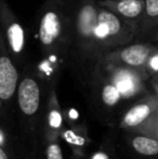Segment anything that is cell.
Wrapping results in <instances>:
<instances>
[{
	"label": "cell",
	"instance_id": "10",
	"mask_svg": "<svg viewBox=\"0 0 158 159\" xmlns=\"http://www.w3.org/2000/svg\"><path fill=\"white\" fill-rule=\"evenodd\" d=\"M117 11L127 19H137L144 12V0H124L116 4Z\"/></svg>",
	"mask_w": 158,
	"mask_h": 159
},
{
	"label": "cell",
	"instance_id": "13",
	"mask_svg": "<svg viewBox=\"0 0 158 159\" xmlns=\"http://www.w3.org/2000/svg\"><path fill=\"white\" fill-rule=\"evenodd\" d=\"M144 13L152 21H158V0H144Z\"/></svg>",
	"mask_w": 158,
	"mask_h": 159
},
{
	"label": "cell",
	"instance_id": "9",
	"mask_svg": "<svg viewBox=\"0 0 158 159\" xmlns=\"http://www.w3.org/2000/svg\"><path fill=\"white\" fill-rule=\"evenodd\" d=\"M132 147L138 154L147 157L158 156V140L151 135H137L132 140Z\"/></svg>",
	"mask_w": 158,
	"mask_h": 159
},
{
	"label": "cell",
	"instance_id": "7",
	"mask_svg": "<svg viewBox=\"0 0 158 159\" xmlns=\"http://www.w3.org/2000/svg\"><path fill=\"white\" fill-rule=\"evenodd\" d=\"M114 84L119 90L121 96H132L139 91L140 80L132 71L121 69L114 77Z\"/></svg>",
	"mask_w": 158,
	"mask_h": 159
},
{
	"label": "cell",
	"instance_id": "19",
	"mask_svg": "<svg viewBox=\"0 0 158 159\" xmlns=\"http://www.w3.org/2000/svg\"><path fill=\"white\" fill-rule=\"evenodd\" d=\"M0 159H8V156L6 155V153H4L1 147H0Z\"/></svg>",
	"mask_w": 158,
	"mask_h": 159
},
{
	"label": "cell",
	"instance_id": "4",
	"mask_svg": "<svg viewBox=\"0 0 158 159\" xmlns=\"http://www.w3.org/2000/svg\"><path fill=\"white\" fill-rule=\"evenodd\" d=\"M17 71L7 57H0V98L9 100L16 88Z\"/></svg>",
	"mask_w": 158,
	"mask_h": 159
},
{
	"label": "cell",
	"instance_id": "20",
	"mask_svg": "<svg viewBox=\"0 0 158 159\" xmlns=\"http://www.w3.org/2000/svg\"><path fill=\"white\" fill-rule=\"evenodd\" d=\"M156 92H157V95H156V98H157V100H158V82L156 84Z\"/></svg>",
	"mask_w": 158,
	"mask_h": 159
},
{
	"label": "cell",
	"instance_id": "17",
	"mask_svg": "<svg viewBox=\"0 0 158 159\" xmlns=\"http://www.w3.org/2000/svg\"><path fill=\"white\" fill-rule=\"evenodd\" d=\"M93 159H108V158H107V156H106L105 154L99 153V154H97L94 157H93Z\"/></svg>",
	"mask_w": 158,
	"mask_h": 159
},
{
	"label": "cell",
	"instance_id": "3",
	"mask_svg": "<svg viewBox=\"0 0 158 159\" xmlns=\"http://www.w3.org/2000/svg\"><path fill=\"white\" fill-rule=\"evenodd\" d=\"M155 54V49L152 46L138 43L124 48L120 52V60L129 66L141 67L150 63Z\"/></svg>",
	"mask_w": 158,
	"mask_h": 159
},
{
	"label": "cell",
	"instance_id": "16",
	"mask_svg": "<svg viewBox=\"0 0 158 159\" xmlns=\"http://www.w3.org/2000/svg\"><path fill=\"white\" fill-rule=\"evenodd\" d=\"M62 122V117L57 111H52L50 115V125L54 128H57L61 126Z\"/></svg>",
	"mask_w": 158,
	"mask_h": 159
},
{
	"label": "cell",
	"instance_id": "1",
	"mask_svg": "<svg viewBox=\"0 0 158 159\" xmlns=\"http://www.w3.org/2000/svg\"><path fill=\"white\" fill-rule=\"evenodd\" d=\"M40 91L36 81L26 78L19 87V104L26 115H34L39 107Z\"/></svg>",
	"mask_w": 158,
	"mask_h": 159
},
{
	"label": "cell",
	"instance_id": "21",
	"mask_svg": "<svg viewBox=\"0 0 158 159\" xmlns=\"http://www.w3.org/2000/svg\"><path fill=\"white\" fill-rule=\"evenodd\" d=\"M1 142H2V135L0 134V143H1Z\"/></svg>",
	"mask_w": 158,
	"mask_h": 159
},
{
	"label": "cell",
	"instance_id": "18",
	"mask_svg": "<svg viewBox=\"0 0 158 159\" xmlns=\"http://www.w3.org/2000/svg\"><path fill=\"white\" fill-rule=\"evenodd\" d=\"M70 118H73V119H76V118L78 117V113H77L75 109H72V111H70Z\"/></svg>",
	"mask_w": 158,
	"mask_h": 159
},
{
	"label": "cell",
	"instance_id": "2",
	"mask_svg": "<svg viewBox=\"0 0 158 159\" xmlns=\"http://www.w3.org/2000/svg\"><path fill=\"white\" fill-rule=\"evenodd\" d=\"M158 109L157 98H151L145 102L139 103L131 107L124 117V122L127 127H139L147 121Z\"/></svg>",
	"mask_w": 158,
	"mask_h": 159
},
{
	"label": "cell",
	"instance_id": "11",
	"mask_svg": "<svg viewBox=\"0 0 158 159\" xmlns=\"http://www.w3.org/2000/svg\"><path fill=\"white\" fill-rule=\"evenodd\" d=\"M8 40L10 42L11 49L15 53H20L24 48V30L21 25L13 23L8 30Z\"/></svg>",
	"mask_w": 158,
	"mask_h": 159
},
{
	"label": "cell",
	"instance_id": "5",
	"mask_svg": "<svg viewBox=\"0 0 158 159\" xmlns=\"http://www.w3.org/2000/svg\"><path fill=\"white\" fill-rule=\"evenodd\" d=\"M121 30L119 19L112 12L101 11L97 14V25L94 30V36L99 39H105L111 36H116Z\"/></svg>",
	"mask_w": 158,
	"mask_h": 159
},
{
	"label": "cell",
	"instance_id": "14",
	"mask_svg": "<svg viewBox=\"0 0 158 159\" xmlns=\"http://www.w3.org/2000/svg\"><path fill=\"white\" fill-rule=\"evenodd\" d=\"M144 126L146 128H150L152 133H151V136L157 139L158 140V109L155 111V114L147 120V121L144 122ZM142 125V126H143Z\"/></svg>",
	"mask_w": 158,
	"mask_h": 159
},
{
	"label": "cell",
	"instance_id": "6",
	"mask_svg": "<svg viewBox=\"0 0 158 159\" xmlns=\"http://www.w3.org/2000/svg\"><path fill=\"white\" fill-rule=\"evenodd\" d=\"M61 33V23L54 12H47L40 21L39 37L43 44L53 43Z\"/></svg>",
	"mask_w": 158,
	"mask_h": 159
},
{
	"label": "cell",
	"instance_id": "12",
	"mask_svg": "<svg viewBox=\"0 0 158 159\" xmlns=\"http://www.w3.org/2000/svg\"><path fill=\"white\" fill-rule=\"evenodd\" d=\"M120 96H121V94H120L119 90L114 84H107V86L104 87L103 92H102V98H103L105 104L110 105V106L115 105L119 101Z\"/></svg>",
	"mask_w": 158,
	"mask_h": 159
},
{
	"label": "cell",
	"instance_id": "23",
	"mask_svg": "<svg viewBox=\"0 0 158 159\" xmlns=\"http://www.w3.org/2000/svg\"><path fill=\"white\" fill-rule=\"evenodd\" d=\"M0 106H1V102H0Z\"/></svg>",
	"mask_w": 158,
	"mask_h": 159
},
{
	"label": "cell",
	"instance_id": "22",
	"mask_svg": "<svg viewBox=\"0 0 158 159\" xmlns=\"http://www.w3.org/2000/svg\"><path fill=\"white\" fill-rule=\"evenodd\" d=\"M118 1H124V0H118Z\"/></svg>",
	"mask_w": 158,
	"mask_h": 159
},
{
	"label": "cell",
	"instance_id": "15",
	"mask_svg": "<svg viewBox=\"0 0 158 159\" xmlns=\"http://www.w3.org/2000/svg\"><path fill=\"white\" fill-rule=\"evenodd\" d=\"M47 159H62V151L59 145L53 144L48 147Z\"/></svg>",
	"mask_w": 158,
	"mask_h": 159
},
{
	"label": "cell",
	"instance_id": "8",
	"mask_svg": "<svg viewBox=\"0 0 158 159\" xmlns=\"http://www.w3.org/2000/svg\"><path fill=\"white\" fill-rule=\"evenodd\" d=\"M97 25V13L94 7L87 4L82 7L77 19V27L84 37H91L94 35L95 27Z\"/></svg>",
	"mask_w": 158,
	"mask_h": 159
}]
</instances>
